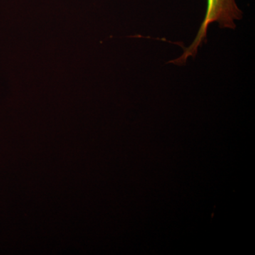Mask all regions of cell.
I'll return each instance as SVG.
<instances>
[{"mask_svg":"<svg viewBox=\"0 0 255 255\" xmlns=\"http://www.w3.org/2000/svg\"><path fill=\"white\" fill-rule=\"evenodd\" d=\"M243 18V11L238 7L236 0H207V9L205 16L196 38L190 46L184 50L179 57L180 61H187L189 57L196 54L198 48L202 44L207 36V30L211 23H218L220 27L234 29L236 21Z\"/></svg>","mask_w":255,"mask_h":255,"instance_id":"obj_1","label":"cell"}]
</instances>
